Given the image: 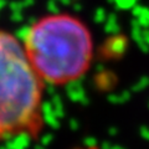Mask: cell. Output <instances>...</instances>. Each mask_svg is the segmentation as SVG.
Returning <instances> with one entry per match:
<instances>
[{
    "label": "cell",
    "instance_id": "6da1fadb",
    "mask_svg": "<svg viewBox=\"0 0 149 149\" xmlns=\"http://www.w3.org/2000/svg\"><path fill=\"white\" fill-rule=\"evenodd\" d=\"M21 42L44 83L68 85L90 68L93 55L91 32L85 22L68 14L39 19L26 30Z\"/></svg>",
    "mask_w": 149,
    "mask_h": 149
},
{
    "label": "cell",
    "instance_id": "7a4b0ae2",
    "mask_svg": "<svg viewBox=\"0 0 149 149\" xmlns=\"http://www.w3.org/2000/svg\"><path fill=\"white\" fill-rule=\"evenodd\" d=\"M44 86L22 42L0 29V142L41 133Z\"/></svg>",
    "mask_w": 149,
    "mask_h": 149
}]
</instances>
